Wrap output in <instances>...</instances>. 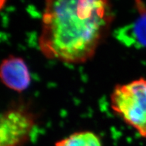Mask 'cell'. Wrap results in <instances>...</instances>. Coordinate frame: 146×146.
Returning a JSON list of instances; mask_svg holds the SVG:
<instances>
[{"label":"cell","instance_id":"cell-1","mask_svg":"<svg viewBox=\"0 0 146 146\" xmlns=\"http://www.w3.org/2000/svg\"><path fill=\"white\" fill-rule=\"evenodd\" d=\"M113 21L110 0H45L39 50L48 59L85 63L96 54Z\"/></svg>","mask_w":146,"mask_h":146},{"label":"cell","instance_id":"cell-2","mask_svg":"<svg viewBox=\"0 0 146 146\" xmlns=\"http://www.w3.org/2000/svg\"><path fill=\"white\" fill-rule=\"evenodd\" d=\"M110 106L127 125L146 139V78L116 85L110 95Z\"/></svg>","mask_w":146,"mask_h":146},{"label":"cell","instance_id":"cell-3","mask_svg":"<svg viewBox=\"0 0 146 146\" xmlns=\"http://www.w3.org/2000/svg\"><path fill=\"white\" fill-rule=\"evenodd\" d=\"M37 117L26 103L20 102L0 115V146H25L33 138Z\"/></svg>","mask_w":146,"mask_h":146},{"label":"cell","instance_id":"cell-4","mask_svg":"<svg viewBox=\"0 0 146 146\" xmlns=\"http://www.w3.org/2000/svg\"><path fill=\"white\" fill-rule=\"evenodd\" d=\"M0 80L7 87L22 92L30 85L31 78L23 58L10 56L0 64Z\"/></svg>","mask_w":146,"mask_h":146},{"label":"cell","instance_id":"cell-5","mask_svg":"<svg viewBox=\"0 0 146 146\" xmlns=\"http://www.w3.org/2000/svg\"><path fill=\"white\" fill-rule=\"evenodd\" d=\"M138 5L139 16L132 23L116 33V38L126 45L146 47V11L143 5Z\"/></svg>","mask_w":146,"mask_h":146},{"label":"cell","instance_id":"cell-6","mask_svg":"<svg viewBox=\"0 0 146 146\" xmlns=\"http://www.w3.org/2000/svg\"><path fill=\"white\" fill-rule=\"evenodd\" d=\"M55 146H104L98 135L91 131H76L56 142Z\"/></svg>","mask_w":146,"mask_h":146},{"label":"cell","instance_id":"cell-7","mask_svg":"<svg viewBox=\"0 0 146 146\" xmlns=\"http://www.w3.org/2000/svg\"><path fill=\"white\" fill-rule=\"evenodd\" d=\"M6 1L7 0H0V10L3 8L5 3H6Z\"/></svg>","mask_w":146,"mask_h":146}]
</instances>
